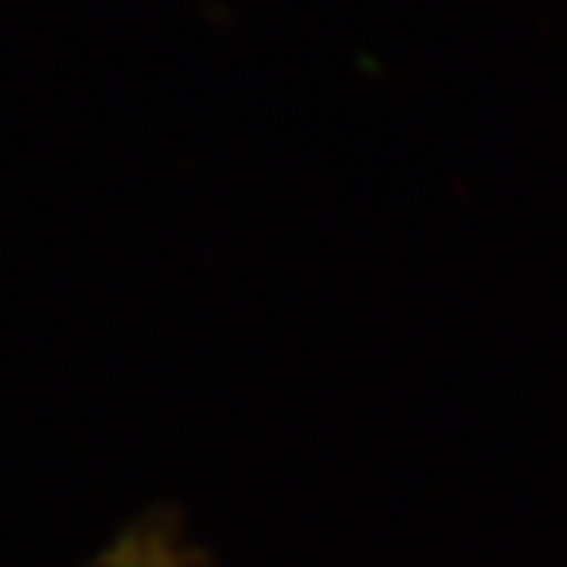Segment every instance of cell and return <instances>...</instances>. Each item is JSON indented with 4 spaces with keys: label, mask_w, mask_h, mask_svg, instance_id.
<instances>
[{
    "label": "cell",
    "mask_w": 567,
    "mask_h": 567,
    "mask_svg": "<svg viewBox=\"0 0 567 567\" xmlns=\"http://www.w3.org/2000/svg\"><path fill=\"white\" fill-rule=\"evenodd\" d=\"M196 551L183 546L167 520H140L104 548L95 567H196Z\"/></svg>",
    "instance_id": "6da1fadb"
}]
</instances>
